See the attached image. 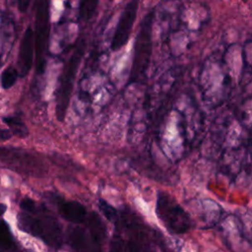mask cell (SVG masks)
Segmentation results:
<instances>
[{
    "mask_svg": "<svg viewBox=\"0 0 252 252\" xmlns=\"http://www.w3.org/2000/svg\"><path fill=\"white\" fill-rule=\"evenodd\" d=\"M18 225L23 231L42 240L46 245L58 249L64 241L62 226L53 214L44 206L35 203L33 209L20 213Z\"/></svg>",
    "mask_w": 252,
    "mask_h": 252,
    "instance_id": "obj_1",
    "label": "cell"
},
{
    "mask_svg": "<svg viewBox=\"0 0 252 252\" xmlns=\"http://www.w3.org/2000/svg\"><path fill=\"white\" fill-rule=\"evenodd\" d=\"M113 224L125 232L129 252H158L151 228L133 211L128 208L118 211Z\"/></svg>",
    "mask_w": 252,
    "mask_h": 252,
    "instance_id": "obj_2",
    "label": "cell"
},
{
    "mask_svg": "<svg viewBox=\"0 0 252 252\" xmlns=\"http://www.w3.org/2000/svg\"><path fill=\"white\" fill-rule=\"evenodd\" d=\"M86 50V42L84 39L78 41L71 56L65 63L62 73L58 80V86L55 93V114L58 121L65 119L69 103L72 97L75 79L81 65Z\"/></svg>",
    "mask_w": 252,
    "mask_h": 252,
    "instance_id": "obj_3",
    "label": "cell"
},
{
    "mask_svg": "<svg viewBox=\"0 0 252 252\" xmlns=\"http://www.w3.org/2000/svg\"><path fill=\"white\" fill-rule=\"evenodd\" d=\"M155 10H150L140 23L134 44V56L130 71L129 82L140 83L145 78L150 65L153 50V23Z\"/></svg>",
    "mask_w": 252,
    "mask_h": 252,
    "instance_id": "obj_4",
    "label": "cell"
},
{
    "mask_svg": "<svg viewBox=\"0 0 252 252\" xmlns=\"http://www.w3.org/2000/svg\"><path fill=\"white\" fill-rule=\"evenodd\" d=\"M156 213L170 233L181 234L191 228L192 220L189 214L167 192H158Z\"/></svg>",
    "mask_w": 252,
    "mask_h": 252,
    "instance_id": "obj_5",
    "label": "cell"
},
{
    "mask_svg": "<svg viewBox=\"0 0 252 252\" xmlns=\"http://www.w3.org/2000/svg\"><path fill=\"white\" fill-rule=\"evenodd\" d=\"M0 159L9 168L26 175L42 177L48 172L44 160L36 154L16 148H0Z\"/></svg>",
    "mask_w": 252,
    "mask_h": 252,
    "instance_id": "obj_6",
    "label": "cell"
},
{
    "mask_svg": "<svg viewBox=\"0 0 252 252\" xmlns=\"http://www.w3.org/2000/svg\"><path fill=\"white\" fill-rule=\"evenodd\" d=\"M50 32V12L49 2L40 0L36 2L33 48L35 51V71L36 74H43L46 65V55L48 51Z\"/></svg>",
    "mask_w": 252,
    "mask_h": 252,
    "instance_id": "obj_7",
    "label": "cell"
},
{
    "mask_svg": "<svg viewBox=\"0 0 252 252\" xmlns=\"http://www.w3.org/2000/svg\"><path fill=\"white\" fill-rule=\"evenodd\" d=\"M139 2L130 1L128 2L123 11L120 14L112 40L110 43V48L112 51L120 50L127 42L130 37L137 14H138Z\"/></svg>",
    "mask_w": 252,
    "mask_h": 252,
    "instance_id": "obj_8",
    "label": "cell"
},
{
    "mask_svg": "<svg viewBox=\"0 0 252 252\" xmlns=\"http://www.w3.org/2000/svg\"><path fill=\"white\" fill-rule=\"evenodd\" d=\"M85 223L90 239L88 252H102V244L106 236V226L101 218L97 213L91 212L88 214Z\"/></svg>",
    "mask_w": 252,
    "mask_h": 252,
    "instance_id": "obj_9",
    "label": "cell"
},
{
    "mask_svg": "<svg viewBox=\"0 0 252 252\" xmlns=\"http://www.w3.org/2000/svg\"><path fill=\"white\" fill-rule=\"evenodd\" d=\"M55 205L60 216L67 221L74 225H79L85 223L88 211L84 205L77 201L65 200L60 197L55 198Z\"/></svg>",
    "mask_w": 252,
    "mask_h": 252,
    "instance_id": "obj_10",
    "label": "cell"
},
{
    "mask_svg": "<svg viewBox=\"0 0 252 252\" xmlns=\"http://www.w3.org/2000/svg\"><path fill=\"white\" fill-rule=\"evenodd\" d=\"M33 51V31L31 27H28L22 37L18 56V74L21 77H26L32 69Z\"/></svg>",
    "mask_w": 252,
    "mask_h": 252,
    "instance_id": "obj_11",
    "label": "cell"
},
{
    "mask_svg": "<svg viewBox=\"0 0 252 252\" xmlns=\"http://www.w3.org/2000/svg\"><path fill=\"white\" fill-rule=\"evenodd\" d=\"M66 241L75 252H88L90 239L87 230L80 225H71L67 228Z\"/></svg>",
    "mask_w": 252,
    "mask_h": 252,
    "instance_id": "obj_12",
    "label": "cell"
},
{
    "mask_svg": "<svg viewBox=\"0 0 252 252\" xmlns=\"http://www.w3.org/2000/svg\"><path fill=\"white\" fill-rule=\"evenodd\" d=\"M16 250V243L9 226L4 220H0V252H12Z\"/></svg>",
    "mask_w": 252,
    "mask_h": 252,
    "instance_id": "obj_13",
    "label": "cell"
},
{
    "mask_svg": "<svg viewBox=\"0 0 252 252\" xmlns=\"http://www.w3.org/2000/svg\"><path fill=\"white\" fill-rule=\"evenodd\" d=\"M3 122L9 127V131L12 135L20 138H26L29 135V130L21 118L17 116H6L3 117Z\"/></svg>",
    "mask_w": 252,
    "mask_h": 252,
    "instance_id": "obj_14",
    "label": "cell"
},
{
    "mask_svg": "<svg viewBox=\"0 0 252 252\" xmlns=\"http://www.w3.org/2000/svg\"><path fill=\"white\" fill-rule=\"evenodd\" d=\"M98 2L94 1V0H87V1H82L80 3V7H79V16L82 20L84 21H88L90 20L97 7Z\"/></svg>",
    "mask_w": 252,
    "mask_h": 252,
    "instance_id": "obj_15",
    "label": "cell"
},
{
    "mask_svg": "<svg viewBox=\"0 0 252 252\" xmlns=\"http://www.w3.org/2000/svg\"><path fill=\"white\" fill-rule=\"evenodd\" d=\"M18 76H19L18 71L14 67H12V66L7 67L1 74L2 88L7 90V89H10L11 87H13L18 79Z\"/></svg>",
    "mask_w": 252,
    "mask_h": 252,
    "instance_id": "obj_16",
    "label": "cell"
},
{
    "mask_svg": "<svg viewBox=\"0 0 252 252\" xmlns=\"http://www.w3.org/2000/svg\"><path fill=\"white\" fill-rule=\"evenodd\" d=\"M98 208L102 215L112 223L116 220L117 216H118V210L115 209L113 206L109 205L106 201L99 199L98 200Z\"/></svg>",
    "mask_w": 252,
    "mask_h": 252,
    "instance_id": "obj_17",
    "label": "cell"
},
{
    "mask_svg": "<svg viewBox=\"0 0 252 252\" xmlns=\"http://www.w3.org/2000/svg\"><path fill=\"white\" fill-rule=\"evenodd\" d=\"M123 244L124 243H123L121 236L118 233L114 234V236L112 237V239L110 241L109 252H123V250H124Z\"/></svg>",
    "mask_w": 252,
    "mask_h": 252,
    "instance_id": "obj_18",
    "label": "cell"
},
{
    "mask_svg": "<svg viewBox=\"0 0 252 252\" xmlns=\"http://www.w3.org/2000/svg\"><path fill=\"white\" fill-rule=\"evenodd\" d=\"M12 137V134L9 130L6 129H1L0 128V141H6L9 140Z\"/></svg>",
    "mask_w": 252,
    "mask_h": 252,
    "instance_id": "obj_19",
    "label": "cell"
},
{
    "mask_svg": "<svg viewBox=\"0 0 252 252\" xmlns=\"http://www.w3.org/2000/svg\"><path fill=\"white\" fill-rule=\"evenodd\" d=\"M30 4V1H26V0H21L18 2V7H19V10L21 12H26L27 9H28V6Z\"/></svg>",
    "mask_w": 252,
    "mask_h": 252,
    "instance_id": "obj_20",
    "label": "cell"
},
{
    "mask_svg": "<svg viewBox=\"0 0 252 252\" xmlns=\"http://www.w3.org/2000/svg\"><path fill=\"white\" fill-rule=\"evenodd\" d=\"M6 210H7L6 205H4V204H0V217H1L2 215H4V213L6 212Z\"/></svg>",
    "mask_w": 252,
    "mask_h": 252,
    "instance_id": "obj_21",
    "label": "cell"
},
{
    "mask_svg": "<svg viewBox=\"0 0 252 252\" xmlns=\"http://www.w3.org/2000/svg\"><path fill=\"white\" fill-rule=\"evenodd\" d=\"M162 252H164V249H163V248H162Z\"/></svg>",
    "mask_w": 252,
    "mask_h": 252,
    "instance_id": "obj_22",
    "label": "cell"
}]
</instances>
